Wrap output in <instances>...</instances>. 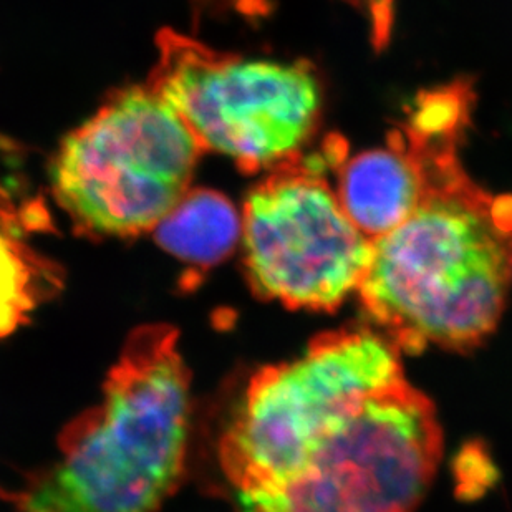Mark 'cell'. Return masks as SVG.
I'll return each mask as SVG.
<instances>
[{"mask_svg":"<svg viewBox=\"0 0 512 512\" xmlns=\"http://www.w3.org/2000/svg\"><path fill=\"white\" fill-rule=\"evenodd\" d=\"M426 188L425 166L395 130L387 148L343 161L335 193L350 221L373 242L415 213Z\"/></svg>","mask_w":512,"mask_h":512,"instance_id":"obj_7","label":"cell"},{"mask_svg":"<svg viewBox=\"0 0 512 512\" xmlns=\"http://www.w3.org/2000/svg\"><path fill=\"white\" fill-rule=\"evenodd\" d=\"M441 456L433 401L368 327L259 370L219 443L239 512H416Z\"/></svg>","mask_w":512,"mask_h":512,"instance_id":"obj_1","label":"cell"},{"mask_svg":"<svg viewBox=\"0 0 512 512\" xmlns=\"http://www.w3.org/2000/svg\"><path fill=\"white\" fill-rule=\"evenodd\" d=\"M201 145L148 85L118 92L72 131L52 161V191L92 236L153 231L189 191Z\"/></svg>","mask_w":512,"mask_h":512,"instance_id":"obj_4","label":"cell"},{"mask_svg":"<svg viewBox=\"0 0 512 512\" xmlns=\"http://www.w3.org/2000/svg\"><path fill=\"white\" fill-rule=\"evenodd\" d=\"M9 249H7V244H5L4 237L0 236V276H4L5 271H9L10 264L9 262ZM7 279L5 277H0V289L4 287ZM5 292L0 290V334H2V330L5 329V325L9 322V315H5V312L9 310V305L2 302V295Z\"/></svg>","mask_w":512,"mask_h":512,"instance_id":"obj_11","label":"cell"},{"mask_svg":"<svg viewBox=\"0 0 512 512\" xmlns=\"http://www.w3.org/2000/svg\"><path fill=\"white\" fill-rule=\"evenodd\" d=\"M191 373L179 332H131L97 405L70 421L54 463L9 494L15 512H158L183 478Z\"/></svg>","mask_w":512,"mask_h":512,"instance_id":"obj_3","label":"cell"},{"mask_svg":"<svg viewBox=\"0 0 512 512\" xmlns=\"http://www.w3.org/2000/svg\"><path fill=\"white\" fill-rule=\"evenodd\" d=\"M150 87L188 125L203 150L242 170L300 156L319 126L322 88L309 63L219 54L168 32Z\"/></svg>","mask_w":512,"mask_h":512,"instance_id":"obj_5","label":"cell"},{"mask_svg":"<svg viewBox=\"0 0 512 512\" xmlns=\"http://www.w3.org/2000/svg\"><path fill=\"white\" fill-rule=\"evenodd\" d=\"M428 176L415 213L373 241L357 294L401 353L469 350L498 327L512 284V196L473 183L458 155L421 160Z\"/></svg>","mask_w":512,"mask_h":512,"instance_id":"obj_2","label":"cell"},{"mask_svg":"<svg viewBox=\"0 0 512 512\" xmlns=\"http://www.w3.org/2000/svg\"><path fill=\"white\" fill-rule=\"evenodd\" d=\"M156 242L179 261L216 266L242 237V214L213 189H189L153 229Z\"/></svg>","mask_w":512,"mask_h":512,"instance_id":"obj_8","label":"cell"},{"mask_svg":"<svg viewBox=\"0 0 512 512\" xmlns=\"http://www.w3.org/2000/svg\"><path fill=\"white\" fill-rule=\"evenodd\" d=\"M300 156L274 168L247 194L244 264L261 299L292 310L334 312L362 284L373 242L327 183L325 155Z\"/></svg>","mask_w":512,"mask_h":512,"instance_id":"obj_6","label":"cell"},{"mask_svg":"<svg viewBox=\"0 0 512 512\" xmlns=\"http://www.w3.org/2000/svg\"><path fill=\"white\" fill-rule=\"evenodd\" d=\"M373 20V42L383 49L390 40L393 22V0H368Z\"/></svg>","mask_w":512,"mask_h":512,"instance_id":"obj_10","label":"cell"},{"mask_svg":"<svg viewBox=\"0 0 512 512\" xmlns=\"http://www.w3.org/2000/svg\"><path fill=\"white\" fill-rule=\"evenodd\" d=\"M473 103V83L463 78L425 90L406 110V121L398 131L416 150H456L468 128Z\"/></svg>","mask_w":512,"mask_h":512,"instance_id":"obj_9","label":"cell"}]
</instances>
